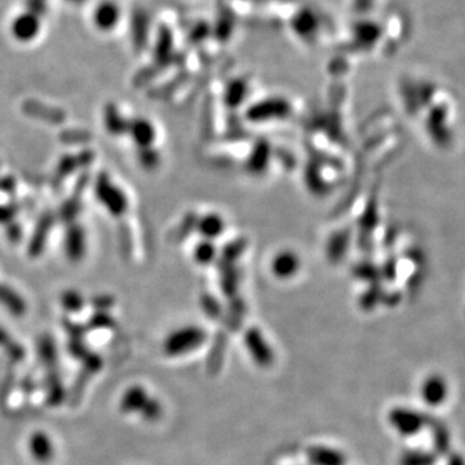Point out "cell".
Masks as SVG:
<instances>
[{
    "label": "cell",
    "mask_w": 465,
    "mask_h": 465,
    "mask_svg": "<svg viewBox=\"0 0 465 465\" xmlns=\"http://www.w3.org/2000/svg\"><path fill=\"white\" fill-rule=\"evenodd\" d=\"M71 1H82V0H71Z\"/></svg>",
    "instance_id": "7c38bea8"
},
{
    "label": "cell",
    "mask_w": 465,
    "mask_h": 465,
    "mask_svg": "<svg viewBox=\"0 0 465 465\" xmlns=\"http://www.w3.org/2000/svg\"><path fill=\"white\" fill-rule=\"evenodd\" d=\"M39 19H36L33 14L25 12L20 14L12 25V32L13 35L21 41V42H29L36 36L39 33Z\"/></svg>",
    "instance_id": "52a82bcc"
},
{
    "label": "cell",
    "mask_w": 465,
    "mask_h": 465,
    "mask_svg": "<svg viewBox=\"0 0 465 465\" xmlns=\"http://www.w3.org/2000/svg\"><path fill=\"white\" fill-rule=\"evenodd\" d=\"M308 460L312 465H345V455L341 451L326 447V446H310L306 450Z\"/></svg>",
    "instance_id": "8992f818"
},
{
    "label": "cell",
    "mask_w": 465,
    "mask_h": 465,
    "mask_svg": "<svg viewBox=\"0 0 465 465\" xmlns=\"http://www.w3.org/2000/svg\"><path fill=\"white\" fill-rule=\"evenodd\" d=\"M29 453L33 456L34 460L38 463H49L54 456V444L52 438L43 432V431H35L30 434L27 440Z\"/></svg>",
    "instance_id": "277c9868"
},
{
    "label": "cell",
    "mask_w": 465,
    "mask_h": 465,
    "mask_svg": "<svg viewBox=\"0 0 465 465\" xmlns=\"http://www.w3.org/2000/svg\"><path fill=\"white\" fill-rule=\"evenodd\" d=\"M245 344L255 363L260 367H269L274 362V353L271 346L266 343L261 331L258 328H249L245 335Z\"/></svg>",
    "instance_id": "3957f363"
},
{
    "label": "cell",
    "mask_w": 465,
    "mask_h": 465,
    "mask_svg": "<svg viewBox=\"0 0 465 465\" xmlns=\"http://www.w3.org/2000/svg\"><path fill=\"white\" fill-rule=\"evenodd\" d=\"M389 419L392 425H394L400 432L405 433V434L415 432L419 424L418 418L412 412L402 410V409H397L390 412Z\"/></svg>",
    "instance_id": "9c48e42d"
},
{
    "label": "cell",
    "mask_w": 465,
    "mask_h": 465,
    "mask_svg": "<svg viewBox=\"0 0 465 465\" xmlns=\"http://www.w3.org/2000/svg\"><path fill=\"white\" fill-rule=\"evenodd\" d=\"M120 20V8L113 1L101 3L95 13V21L100 29L110 30L113 29Z\"/></svg>",
    "instance_id": "ba28073f"
},
{
    "label": "cell",
    "mask_w": 465,
    "mask_h": 465,
    "mask_svg": "<svg viewBox=\"0 0 465 465\" xmlns=\"http://www.w3.org/2000/svg\"><path fill=\"white\" fill-rule=\"evenodd\" d=\"M139 415L146 422L159 420L163 415L162 402L155 397H150Z\"/></svg>",
    "instance_id": "8fae6325"
},
{
    "label": "cell",
    "mask_w": 465,
    "mask_h": 465,
    "mask_svg": "<svg viewBox=\"0 0 465 465\" xmlns=\"http://www.w3.org/2000/svg\"><path fill=\"white\" fill-rule=\"evenodd\" d=\"M207 332L201 326H185L176 330L164 341V353L179 357L190 353L206 343Z\"/></svg>",
    "instance_id": "6da1fadb"
},
{
    "label": "cell",
    "mask_w": 465,
    "mask_h": 465,
    "mask_svg": "<svg viewBox=\"0 0 465 465\" xmlns=\"http://www.w3.org/2000/svg\"><path fill=\"white\" fill-rule=\"evenodd\" d=\"M45 388H47V400L49 402V405L51 406L61 405L65 397V390L61 380L54 374V371H52V374H49V376L47 378Z\"/></svg>",
    "instance_id": "30bf717a"
},
{
    "label": "cell",
    "mask_w": 465,
    "mask_h": 465,
    "mask_svg": "<svg viewBox=\"0 0 465 465\" xmlns=\"http://www.w3.org/2000/svg\"><path fill=\"white\" fill-rule=\"evenodd\" d=\"M150 396L148 390L141 385H132L124 390L120 400V411L124 413H140Z\"/></svg>",
    "instance_id": "5b68a950"
},
{
    "label": "cell",
    "mask_w": 465,
    "mask_h": 465,
    "mask_svg": "<svg viewBox=\"0 0 465 465\" xmlns=\"http://www.w3.org/2000/svg\"><path fill=\"white\" fill-rule=\"evenodd\" d=\"M268 271L275 281H293L303 271V260L295 249L282 247L271 255L268 261Z\"/></svg>",
    "instance_id": "7a4b0ae2"
}]
</instances>
